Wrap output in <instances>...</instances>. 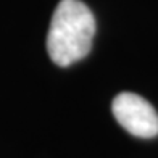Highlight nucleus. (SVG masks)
I'll use <instances>...</instances> for the list:
<instances>
[{
    "label": "nucleus",
    "instance_id": "nucleus-2",
    "mask_svg": "<svg viewBox=\"0 0 158 158\" xmlns=\"http://www.w3.org/2000/svg\"><path fill=\"white\" fill-rule=\"evenodd\" d=\"M111 110L118 123L135 137L150 139L158 134V114L143 97L121 92L113 98Z\"/></svg>",
    "mask_w": 158,
    "mask_h": 158
},
{
    "label": "nucleus",
    "instance_id": "nucleus-1",
    "mask_svg": "<svg viewBox=\"0 0 158 158\" xmlns=\"http://www.w3.org/2000/svg\"><path fill=\"white\" fill-rule=\"evenodd\" d=\"M95 35V18L81 0H61L47 34V52L58 66H69L87 56Z\"/></svg>",
    "mask_w": 158,
    "mask_h": 158
}]
</instances>
